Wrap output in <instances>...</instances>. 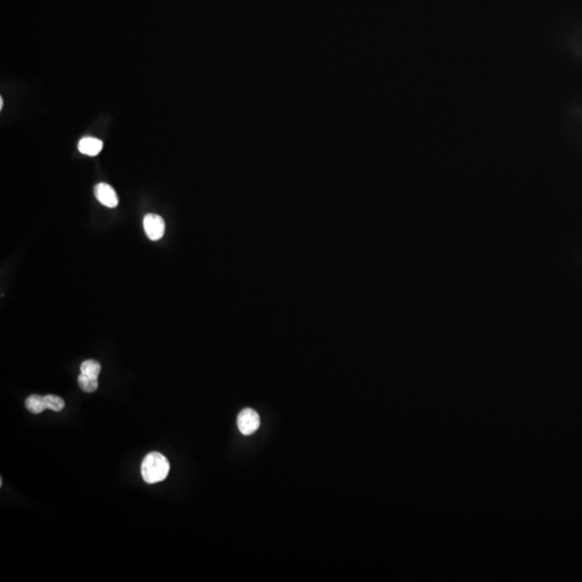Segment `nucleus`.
I'll return each mask as SVG.
<instances>
[{"label": "nucleus", "mask_w": 582, "mask_h": 582, "mask_svg": "<svg viewBox=\"0 0 582 582\" xmlns=\"http://www.w3.org/2000/svg\"><path fill=\"white\" fill-rule=\"evenodd\" d=\"M81 374H86V376H93V378H98L100 374V362L93 359H89L86 362H82L80 366Z\"/></svg>", "instance_id": "nucleus-7"}, {"label": "nucleus", "mask_w": 582, "mask_h": 582, "mask_svg": "<svg viewBox=\"0 0 582 582\" xmlns=\"http://www.w3.org/2000/svg\"><path fill=\"white\" fill-rule=\"evenodd\" d=\"M169 463L167 457L159 452L148 454L141 463V475L149 484L162 482L169 475Z\"/></svg>", "instance_id": "nucleus-1"}, {"label": "nucleus", "mask_w": 582, "mask_h": 582, "mask_svg": "<svg viewBox=\"0 0 582 582\" xmlns=\"http://www.w3.org/2000/svg\"><path fill=\"white\" fill-rule=\"evenodd\" d=\"M25 406L29 412L33 414H40L47 409L45 404V398L39 395H31L25 400Z\"/></svg>", "instance_id": "nucleus-6"}, {"label": "nucleus", "mask_w": 582, "mask_h": 582, "mask_svg": "<svg viewBox=\"0 0 582 582\" xmlns=\"http://www.w3.org/2000/svg\"><path fill=\"white\" fill-rule=\"evenodd\" d=\"M144 229L151 240H159L165 233V221L159 215L148 214L144 218Z\"/></svg>", "instance_id": "nucleus-3"}, {"label": "nucleus", "mask_w": 582, "mask_h": 582, "mask_svg": "<svg viewBox=\"0 0 582 582\" xmlns=\"http://www.w3.org/2000/svg\"><path fill=\"white\" fill-rule=\"evenodd\" d=\"M260 426L259 414L252 409H244L238 416V427L243 435L256 433Z\"/></svg>", "instance_id": "nucleus-2"}, {"label": "nucleus", "mask_w": 582, "mask_h": 582, "mask_svg": "<svg viewBox=\"0 0 582 582\" xmlns=\"http://www.w3.org/2000/svg\"><path fill=\"white\" fill-rule=\"evenodd\" d=\"M3 98H0V109H1V108H3Z\"/></svg>", "instance_id": "nucleus-10"}, {"label": "nucleus", "mask_w": 582, "mask_h": 582, "mask_svg": "<svg viewBox=\"0 0 582 582\" xmlns=\"http://www.w3.org/2000/svg\"><path fill=\"white\" fill-rule=\"evenodd\" d=\"M78 383L81 390L86 392H95L98 388V378H93V376H86V374H81L79 376Z\"/></svg>", "instance_id": "nucleus-8"}, {"label": "nucleus", "mask_w": 582, "mask_h": 582, "mask_svg": "<svg viewBox=\"0 0 582 582\" xmlns=\"http://www.w3.org/2000/svg\"><path fill=\"white\" fill-rule=\"evenodd\" d=\"M79 151L84 155L95 157L102 151V141L94 137H84L79 141Z\"/></svg>", "instance_id": "nucleus-5"}, {"label": "nucleus", "mask_w": 582, "mask_h": 582, "mask_svg": "<svg viewBox=\"0 0 582 582\" xmlns=\"http://www.w3.org/2000/svg\"><path fill=\"white\" fill-rule=\"evenodd\" d=\"M45 404L47 409L52 410V411L60 412L65 408V401L62 398L55 395H47L45 396Z\"/></svg>", "instance_id": "nucleus-9"}, {"label": "nucleus", "mask_w": 582, "mask_h": 582, "mask_svg": "<svg viewBox=\"0 0 582 582\" xmlns=\"http://www.w3.org/2000/svg\"><path fill=\"white\" fill-rule=\"evenodd\" d=\"M94 194L98 202L102 203L104 206L114 208L119 204V199L116 191L108 183H102L96 185L94 188Z\"/></svg>", "instance_id": "nucleus-4"}]
</instances>
